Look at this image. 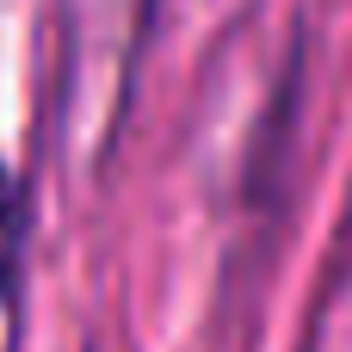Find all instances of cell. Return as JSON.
Segmentation results:
<instances>
[{
	"label": "cell",
	"instance_id": "cell-1",
	"mask_svg": "<svg viewBox=\"0 0 352 352\" xmlns=\"http://www.w3.org/2000/svg\"><path fill=\"white\" fill-rule=\"evenodd\" d=\"M19 235H25V198L19 179L0 167V291L12 285V260H19Z\"/></svg>",
	"mask_w": 352,
	"mask_h": 352
}]
</instances>
